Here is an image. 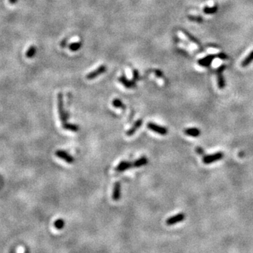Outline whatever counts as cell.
Here are the masks:
<instances>
[{"label": "cell", "mask_w": 253, "mask_h": 253, "mask_svg": "<svg viewBox=\"0 0 253 253\" xmlns=\"http://www.w3.org/2000/svg\"><path fill=\"white\" fill-rule=\"evenodd\" d=\"M132 74L134 75V80H137L139 78V74L136 70H134L132 72Z\"/></svg>", "instance_id": "obj_26"}, {"label": "cell", "mask_w": 253, "mask_h": 253, "mask_svg": "<svg viewBox=\"0 0 253 253\" xmlns=\"http://www.w3.org/2000/svg\"><path fill=\"white\" fill-rule=\"evenodd\" d=\"M106 71V65H99L97 68L94 69V70L91 71L90 73H89L88 74L85 76V78L87 79V80H93V79L96 78V77L99 76L100 75L103 74Z\"/></svg>", "instance_id": "obj_5"}, {"label": "cell", "mask_w": 253, "mask_h": 253, "mask_svg": "<svg viewBox=\"0 0 253 253\" xmlns=\"http://www.w3.org/2000/svg\"><path fill=\"white\" fill-rule=\"evenodd\" d=\"M143 123V120L142 119L138 120H136L134 122V124L132 125V127H131L130 129H129L128 130H127V132H126V135L127 136H132L134 135L136 132L137 131V129L139 128L140 127H142Z\"/></svg>", "instance_id": "obj_9"}, {"label": "cell", "mask_w": 253, "mask_h": 253, "mask_svg": "<svg viewBox=\"0 0 253 253\" xmlns=\"http://www.w3.org/2000/svg\"><path fill=\"white\" fill-rule=\"evenodd\" d=\"M112 104H113L114 107L117 108V109H120L122 110L126 109V106H125V104L122 103V101L120 99H119V98H115L113 102H112Z\"/></svg>", "instance_id": "obj_15"}, {"label": "cell", "mask_w": 253, "mask_h": 253, "mask_svg": "<svg viewBox=\"0 0 253 253\" xmlns=\"http://www.w3.org/2000/svg\"><path fill=\"white\" fill-rule=\"evenodd\" d=\"M55 155L60 159L64 160L65 162H66L68 164H72L75 162V158L65 150H58L56 151Z\"/></svg>", "instance_id": "obj_4"}, {"label": "cell", "mask_w": 253, "mask_h": 253, "mask_svg": "<svg viewBox=\"0 0 253 253\" xmlns=\"http://www.w3.org/2000/svg\"><path fill=\"white\" fill-rule=\"evenodd\" d=\"M196 150L197 153H198L199 155H203L204 154V150L201 147H197Z\"/></svg>", "instance_id": "obj_24"}, {"label": "cell", "mask_w": 253, "mask_h": 253, "mask_svg": "<svg viewBox=\"0 0 253 253\" xmlns=\"http://www.w3.org/2000/svg\"><path fill=\"white\" fill-rule=\"evenodd\" d=\"M62 127L65 130L70 131V132H78L79 129H80L77 125L71 124V123H67V122H65L64 123V124H62Z\"/></svg>", "instance_id": "obj_13"}, {"label": "cell", "mask_w": 253, "mask_h": 253, "mask_svg": "<svg viewBox=\"0 0 253 253\" xmlns=\"http://www.w3.org/2000/svg\"><path fill=\"white\" fill-rule=\"evenodd\" d=\"M148 163V158H146V156H142V157L138 158V159L135 160L134 162H133L132 165L134 167L139 168V167H143V166L147 165Z\"/></svg>", "instance_id": "obj_11"}, {"label": "cell", "mask_w": 253, "mask_h": 253, "mask_svg": "<svg viewBox=\"0 0 253 253\" xmlns=\"http://www.w3.org/2000/svg\"><path fill=\"white\" fill-rule=\"evenodd\" d=\"M212 59H213V56H207L206 58H205V59L200 60V61H198V63L199 64L205 66V65H208L211 63Z\"/></svg>", "instance_id": "obj_19"}, {"label": "cell", "mask_w": 253, "mask_h": 253, "mask_svg": "<svg viewBox=\"0 0 253 253\" xmlns=\"http://www.w3.org/2000/svg\"><path fill=\"white\" fill-rule=\"evenodd\" d=\"M121 197V184L120 182H116L114 184L112 198L115 201H118Z\"/></svg>", "instance_id": "obj_8"}, {"label": "cell", "mask_w": 253, "mask_h": 253, "mask_svg": "<svg viewBox=\"0 0 253 253\" xmlns=\"http://www.w3.org/2000/svg\"><path fill=\"white\" fill-rule=\"evenodd\" d=\"M185 219V214L183 212L178 213L176 215L172 216L166 220V224L167 226H172L179 222L183 221Z\"/></svg>", "instance_id": "obj_6"}, {"label": "cell", "mask_w": 253, "mask_h": 253, "mask_svg": "<svg viewBox=\"0 0 253 253\" xmlns=\"http://www.w3.org/2000/svg\"><path fill=\"white\" fill-rule=\"evenodd\" d=\"M155 74L156 76L158 77V78H163V74H162V73L160 72L159 70H156L155 71Z\"/></svg>", "instance_id": "obj_25"}, {"label": "cell", "mask_w": 253, "mask_h": 253, "mask_svg": "<svg viewBox=\"0 0 253 253\" xmlns=\"http://www.w3.org/2000/svg\"><path fill=\"white\" fill-rule=\"evenodd\" d=\"M36 53V49L35 47H34V46H31L30 48H29L28 51L26 52V56L28 58H32L33 57V56Z\"/></svg>", "instance_id": "obj_20"}, {"label": "cell", "mask_w": 253, "mask_h": 253, "mask_svg": "<svg viewBox=\"0 0 253 253\" xmlns=\"http://www.w3.org/2000/svg\"><path fill=\"white\" fill-rule=\"evenodd\" d=\"M217 11V7H207L205 8H204V12L208 14H211V13H215Z\"/></svg>", "instance_id": "obj_21"}, {"label": "cell", "mask_w": 253, "mask_h": 253, "mask_svg": "<svg viewBox=\"0 0 253 253\" xmlns=\"http://www.w3.org/2000/svg\"><path fill=\"white\" fill-rule=\"evenodd\" d=\"M184 134L188 136L191 137H198L200 135V129L197 127H189L183 130Z\"/></svg>", "instance_id": "obj_10"}, {"label": "cell", "mask_w": 253, "mask_h": 253, "mask_svg": "<svg viewBox=\"0 0 253 253\" xmlns=\"http://www.w3.org/2000/svg\"><path fill=\"white\" fill-rule=\"evenodd\" d=\"M224 158V153L221 151H218L217 153H214L213 154H210V155H205L202 158V162L205 165H209L212 164L214 162L219 161L221 160Z\"/></svg>", "instance_id": "obj_2"}, {"label": "cell", "mask_w": 253, "mask_h": 253, "mask_svg": "<svg viewBox=\"0 0 253 253\" xmlns=\"http://www.w3.org/2000/svg\"><path fill=\"white\" fill-rule=\"evenodd\" d=\"M10 1H11V3H13L15 1V0H10Z\"/></svg>", "instance_id": "obj_27"}, {"label": "cell", "mask_w": 253, "mask_h": 253, "mask_svg": "<svg viewBox=\"0 0 253 253\" xmlns=\"http://www.w3.org/2000/svg\"><path fill=\"white\" fill-rule=\"evenodd\" d=\"M182 34H183V35H184V37L186 38V39H188L189 40V41H191V42H193V43L198 44V42H197V40L196 39H195V38L193 37L192 36H191L190 34H189L188 33H187V32H183Z\"/></svg>", "instance_id": "obj_22"}, {"label": "cell", "mask_w": 253, "mask_h": 253, "mask_svg": "<svg viewBox=\"0 0 253 253\" xmlns=\"http://www.w3.org/2000/svg\"><path fill=\"white\" fill-rule=\"evenodd\" d=\"M119 81L126 88H133V87H135V83L134 82H132V81L127 80V79L126 78H125L124 75H122V76L120 77V78H119Z\"/></svg>", "instance_id": "obj_12"}, {"label": "cell", "mask_w": 253, "mask_h": 253, "mask_svg": "<svg viewBox=\"0 0 253 253\" xmlns=\"http://www.w3.org/2000/svg\"><path fill=\"white\" fill-rule=\"evenodd\" d=\"M132 167H133L132 163L123 160V161L120 162V163L117 165V167H115V172H122L126 171L127 170V169H130V168Z\"/></svg>", "instance_id": "obj_7"}, {"label": "cell", "mask_w": 253, "mask_h": 253, "mask_svg": "<svg viewBox=\"0 0 253 253\" xmlns=\"http://www.w3.org/2000/svg\"><path fill=\"white\" fill-rule=\"evenodd\" d=\"M223 69H224V67H221L217 73V82H218V87H219V89H223L225 87L224 80L223 75H222V73H221V70H223Z\"/></svg>", "instance_id": "obj_14"}, {"label": "cell", "mask_w": 253, "mask_h": 253, "mask_svg": "<svg viewBox=\"0 0 253 253\" xmlns=\"http://www.w3.org/2000/svg\"><path fill=\"white\" fill-rule=\"evenodd\" d=\"M82 47V42H75L69 44L68 48L69 49L71 50L72 51H77L78 49H80Z\"/></svg>", "instance_id": "obj_16"}, {"label": "cell", "mask_w": 253, "mask_h": 253, "mask_svg": "<svg viewBox=\"0 0 253 253\" xmlns=\"http://www.w3.org/2000/svg\"><path fill=\"white\" fill-rule=\"evenodd\" d=\"M252 61H253V51H251L248 56L243 60L242 63H241V65H242L243 67H246L247 65H248L252 62Z\"/></svg>", "instance_id": "obj_17"}, {"label": "cell", "mask_w": 253, "mask_h": 253, "mask_svg": "<svg viewBox=\"0 0 253 253\" xmlns=\"http://www.w3.org/2000/svg\"><path fill=\"white\" fill-rule=\"evenodd\" d=\"M57 106L58 111H59V118L62 124L67 122V120L68 118L66 112L64 109V104H63V97L62 93H59L57 95Z\"/></svg>", "instance_id": "obj_1"}, {"label": "cell", "mask_w": 253, "mask_h": 253, "mask_svg": "<svg viewBox=\"0 0 253 253\" xmlns=\"http://www.w3.org/2000/svg\"><path fill=\"white\" fill-rule=\"evenodd\" d=\"M54 227L57 230L63 229L65 227V221L63 219H58L54 223Z\"/></svg>", "instance_id": "obj_18"}, {"label": "cell", "mask_w": 253, "mask_h": 253, "mask_svg": "<svg viewBox=\"0 0 253 253\" xmlns=\"http://www.w3.org/2000/svg\"><path fill=\"white\" fill-rule=\"evenodd\" d=\"M188 18H189V19H191V20H192V21H198V22H200V21H202V18L199 16H189Z\"/></svg>", "instance_id": "obj_23"}, {"label": "cell", "mask_w": 253, "mask_h": 253, "mask_svg": "<svg viewBox=\"0 0 253 253\" xmlns=\"http://www.w3.org/2000/svg\"><path fill=\"white\" fill-rule=\"evenodd\" d=\"M147 127L150 130L157 133V134L163 135V136H165V135H166L168 133L167 129L165 127L160 126V125H158L154 122H151L148 123Z\"/></svg>", "instance_id": "obj_3"}]
</instances>
